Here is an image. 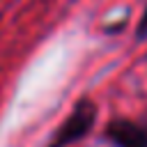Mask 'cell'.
I'll return each instance as SVG.
<instances>
[{"label": "cell", "instance_id": "6da1fadb", "mask_svg": "<svg viewBox=\"0 0 147 147\" xmlns=\"http://www.w3.org/2000/svg\"><path fill=\"white\" fill-rule=\"evenodd\" d=\"M94 119H96V106L90 99L78 101L74 106V110L69 113V117L57 126V131H55L48 147H69V145L83 140L92 131Z\"/></svg>", "mask_w": 147, "mask_h": 147}, {"label": "cell", "instance_id": "7a4b0ae2", "mask_svg": "<svg viewBox=\"0 0 147 147\" xmlns=\"http://www.w3.org/2000/svg\"><path fill=\"white\" fill-rule=\"evenodd\" d=\"M103 133L113 147H147V122L113 119Z\"/></svg>", "mask_w": 147, "mask_h": 147}, {"label": "cell", "instance_id": "3957f363", "mask_svg": "<svg viewBox=\"0 0 147 147\" xmlns=\"http://www.w3.org/2000/svg\"><path fill=\"white\" fill-rule=\"evenodd\" d=\"M147 34V7H145V14L140 18V25H138V37H145Z\"/></svg>", "mask_w": 147, "mask_h": 147}]
</instances>
